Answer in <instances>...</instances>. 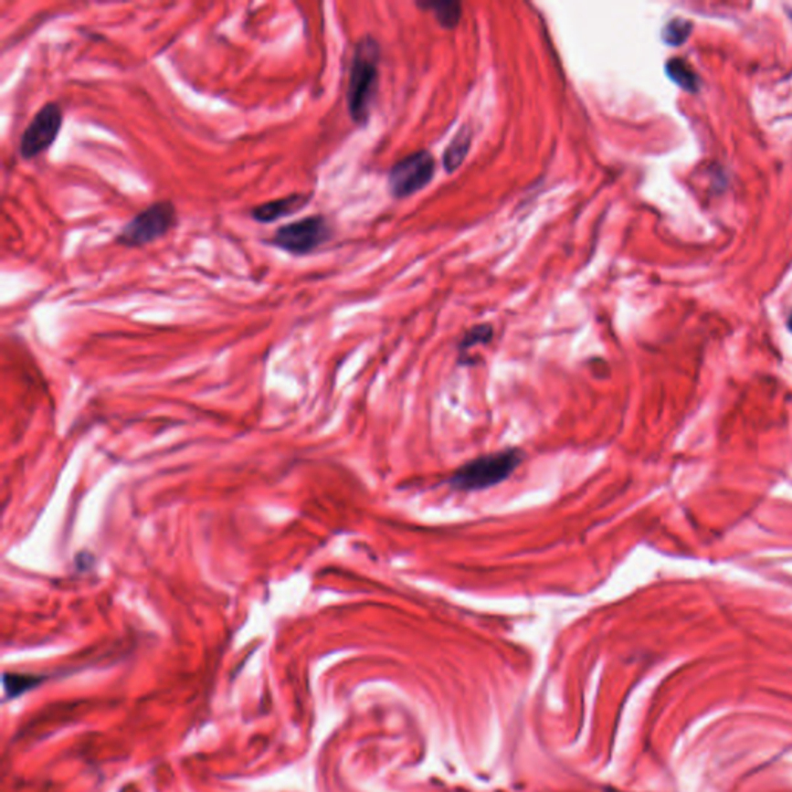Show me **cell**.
<instances>
[{"label":"cell","instance_id":"6da1fadb","mask_svg":"<svg viewBox=\"0 0 792 792\" xmlns=\"http://www.w3.org/2000/svg\"><path fill=\"white\" fill-rule=\"evenodd\" d=\"M379 79V47L372 37H364L354 47L347 86V107L354 124L364 126L370 118Z\"/></svg>","mask_w":792,"mask_h":792},{"label":"cell","instance_id":"7a4b0ae2","mask_svg":"<svg viewBox=\"0 0 792 792\" xmlns=\"http://www.w3.org/2000/svg\"><path fill=\"white\" fill-rule=\"evenodd\" d=\"M523 459L519 449L500 450L470 459L450 475L449 485L455 491H483L505 481Z\"/></svg>","mask_w":792,"mask_h":792},{"label":"cell","instance_id":"3957f363","mask_svg":"<svg viewBox=\"0 0 792 792\" xmlns=\"http://www.w3.org/2000/svg\"><path fill=\"white\" fill-rule=\"evenodd\" d=\"M178 225V211L172 200H158L137 212L115 236L124 248H144L166 238Z\"/></svg>","mask_w":792,"mask_h":792},{"label":"cell","instance_id":"277c9868","mask_svg":"<svg viewBox=\"0 0 792 792\" xmlns=\"http://www.w3.org/2000/svg\"><path fill=\"white\" fill-rule=\"evenodd\" d=\"M333 238V227L321 214L307 216L279 227L263 243L278 248L283 253L303 258L313 254Z\"/></svg>","mask_w":792,"mask_h":792},{"label":"cell","instance_id":"5b68a950","mask_svg":"<svg viewBox=\"0 0 792 792\" xmlns=\"http://www.w3.org/2000/svg\"><path fill=\"white\" fill-rule=\"evenodd\" d=\"M64 126V111L58 101H48L36 111L19 140V155L31 162L50 151Z\"/></svg>","mask_w":792,"mask_h":792},{"label":"cell","instance_id":"8992f818","mask_svg":"<svg viewBox=\"0 0 792 792\" xmlns=\"http://www.w3.org/2000/svg\"><path fill=\"white\" fill-rule=\"evenodd\" d=\"M435 174V160L428 151L415 152L399 160L389 174L390 192L395 198H407L428 186Z\"/></svg>","mask_w":792,"mask_h":792},{"label":"cell","instance_id":"52a82bcc","mask_svg":"<svg viewBox=\"0 0 792 792\" xmlns=\"http://www.w3.org/2000/svg\"><path fill=\"white\" fill-rule=\"evenodd\" d=\"M310 202H312V194L294 192V194H288L285 197L259 203L249 209V217L253 218L254 222L269 225V223L279 222L282 218L291 217L294 214L305 209Z\"/></svg>","mask_w":792,"mask_h":792},{"label":"cell","instance_id":"ba28073f","mask_svg":"<svg viewBox=\"0 0 792 792\" xmlns=\"http://www.w3.org/2000/svg\"><path fill=\"white\" fill-rule=\"evenodd\" d=\"M470 142H472V133H470V127H463L444 152V169L449 174L457 171L465 162V158L470 153Z\"/></svg>","mask_w":792,"mask_h":792},{"label":"cell","instance_id":"9c48e42d","mask_svg":"<svg viewBox=\"0 0 792 792\" xmlns=\"http://www.w3.org/2000/svg\"><path fill=\"white\" fill-rule=\"evenodd\" d=\"M419 6L432 11L439 26L448 28V30L455 28L461 19V5L459 2H452V0L438 2L437 0V2H424V4H419Z\"/></svg>","mask_w":792,"mask_h":792},{"label":"cell","instance_id":"30bf717a","mask_svg":"<svg viewBox=\"0 0 792 792\" xmlns=\"http://www.w3.org/2000/svg\"><path fill=\"white\" fill-rule=\"evenodd\" d=\"M667 75L671 81L687 91H697L700 89V78L697 73L692 70L691 67L687 66L686 61L682 59H671L666 66Z\"/></svg>","mask_w":792,"mask_h":792},{"label":"cell","instance_id":"8fae6325","mask_svg":"<svg viewBox=\"0 0 792 792\" xmlns=\"http://www.w3.org/2000/svg\"><path fill=\"white\" fill-rule=\"evenodd\" d=\"M692 24L684 19H673L662 30V39L669 46H681L691 35Z\"/></svg>","mask_w":792,"mask_h":792},{"label":"cell","instance_id":"7c38bea8","mask_svg":"<svg viewBox=\"0 0 792 792\" xmlns=\"http://www.w3.org/2000/svg\"><path fill=\"white\" fill-rule=\"evenodd\" d=\"M492 339V327L491 325H479L474 327L470 332L465 334V338L459 343V349H472L480 343H488Z\"/></svg>","mask_w":792,"mask_h":792},{"label":"cell","instance_id":"4fadbf2b","mask_svg":"<svg viewBox=\"0 0 792 792\" xmlns=\"http://www.w3.org/2000/svg\"><path fill=\"white\" fill-rule=\"evenodd\" d=\"M5 689L10 695H19L21 692L28 691L31 687L36 686L39 682L37 676L30 675H8L4 676Z\"/></svg>","mask_w":792,"mask_h":792},{"label":"cell","instance_id":"5bb4252c","mask_svg":"<svg viewBox=\"0 0 792 792\" xmlns=\"http://www.w3.org/2000/svg\"><path fill=\"white\" fill-rule=\"evenodd\" d=\"M787 327H789V330H791V332H792V314H791V318H789V321H787Z\"/></svg>","mask_w":792,"mask_h":792}]
</instances>
